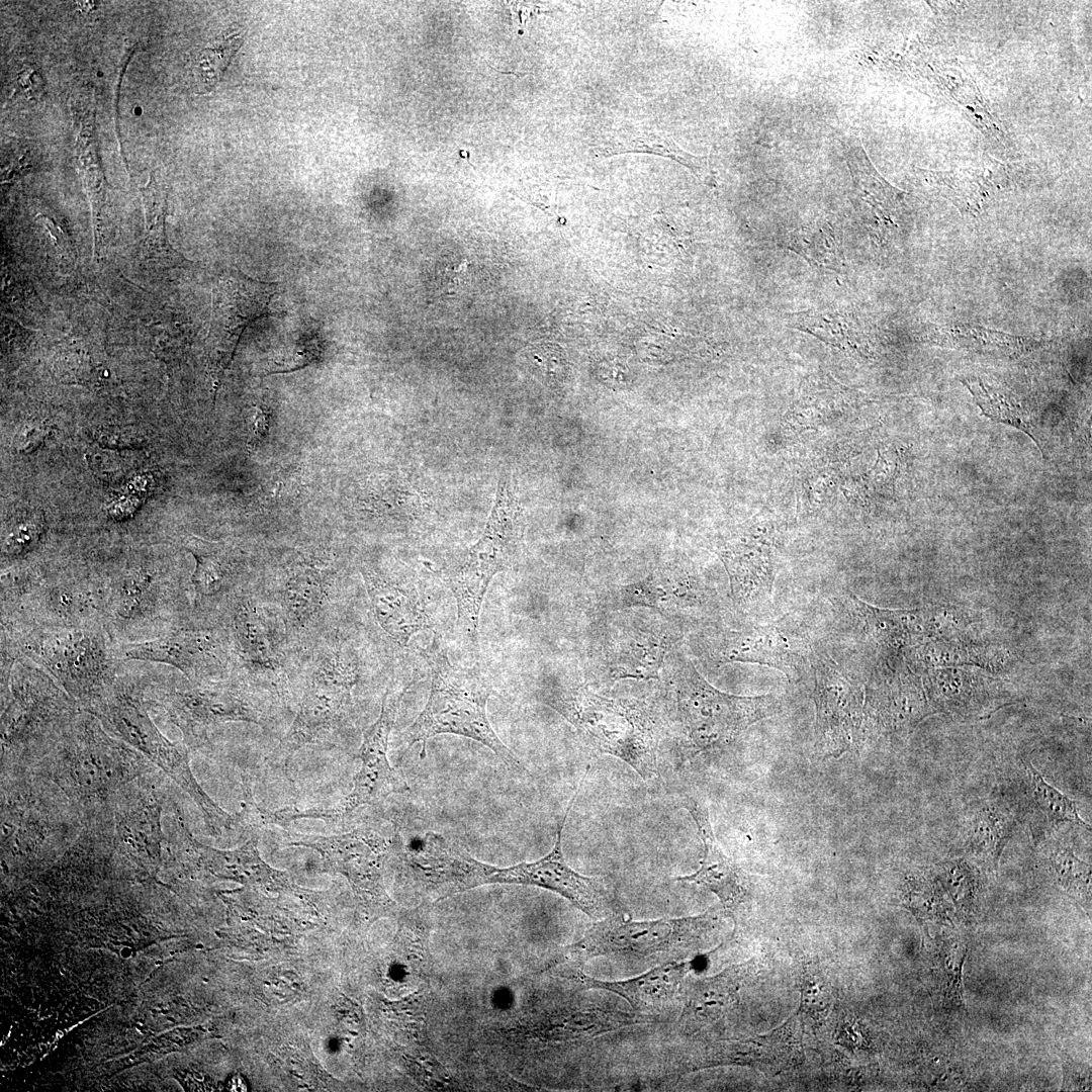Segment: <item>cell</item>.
Returning a JSON list of instances; mask_svg holds the SVG:
<instances>
[{
	"mask_svg": "<svg viewBox=\"0 0 1092 1092\" xmlns=\"http://www.w3.org/2000/svg\"><path fill=\"white\" fill-rule=\"evenodd\" d=\"M432 670V686L426 706L405 733L407 747L427 742L439 734H455L473 739L494 752L510 767L523 768L520 760L494 732L486 712L491 688L478 666L463 667L449 659L438 637L423 650Z\"/></svg>",
	"mask_w": 1092,
	"mask_h": 1092,
	"instance_id": "obj_1",
	"label": "cell"
},
{
	"mask_svg": "<svg viewBox=\"0 0 1092 1092\" xmlns=\"http://www.w3.org/2000/svg\"><path fill=\"white\" fill-rule=\"evenodd\" d=\"M520 540L519 508L510 479L503 476L498 480L495 502L481 537L447 574L457 604L458 637L476 656L484 596L493 576L512 566Z\"/></svg>",
	"mask_w": 1092,
	"mask_h": 1092,
	"instance_id": "obj_2",
	"label": "cell"
},
{
	"mask_svg": "<svg viewBox=\"0 0 1092 1092\" xmlns=\"http://www.w3.org/2000/svg\"><path fill=\"white\" fill-rule=\"evenodd\" d=\"M600 752L618 757L642 778L656 770V738L645 708L586 688L558 689L545 698Z\"/></svg>",
	"mask_w": 1092,
	"mask_h": 1092,
	"instance_id": "obj_3",
	"label": "cell"
},
{
	"mask_svg": "<svg viewBox=\"0 0 1092 1092\" xmlns=\"http://www.w3.org/2000/svg\"><path fill=\"white\" fill-rule=\"evenodd\" d=\"M21 650L69 693L94 703L113 684L118 647L101 624L48 627L24 635Z\"/></svg>",
	"mask_w": 1092,
	"mask_h": 1092,
	"instance_id": "obj_4",
	"label": "cell"
},
{
	"mask_svg": "<svg viewBox=\"0 0 1092 1092\" xmlns=\"http://www.w3.org/2000/svg\"><path fill=\"white\" fill-rule=\"evenodd\" d=\"M717 916L706 913L694 917L633 921L614 913L593 924L577 941L568 944L579 963L594 957L678 960L701 945L715 926Z\"/></svg>",
	"mask_w": 1092,
	"mask_h": 1092,
	"instance_id": "obj_5",
	"label": "cell"
},
{
	"mask_svg": "<svg viewBox=\"0 0 1092 1092\" xmlns=\"http://www.w3.org/2000/svg\"><path fill=\"white\" fill-rule=\"evenodd\" d=\"M678 717L696 751L726 745L755 722L781 708L772 695L735 696L711 686L691 662L674 673Z\"/></svg>",
	"mask_w": 1092,
	"mask_h": 1092,
	"instance_id": "obj_6",
	"label": "cell"
},
{
	"mask_svg": "<svg viewBox=\"0 0 1092 1092\" xmlns=\"http://www.w3.org/2000/svg\"><path fill=\"white\" fill-rule=\"evenodd\" d=\"M575 796L570 801L556 834L553 848L531 862L497 867L479 861L475 876L479 885L510 884L535 886L554 892L593 918H605L615 912L610 890L598 878L578 874L568 866L562 851V831Z\"/></svg>",
	"mask_w": 1092,
	"mask_h": 1092,
	"instance_id": "obj_7",
	"label": "cell"
},
{
	"mask_svg": "<svg viewBox=\"0 0 1092 1092\" xmlns=\"http://www.w3.org/2000/svg\"><path fill=\"white\" fill-rule=\"evenodd\" d=\"M277 289L276 282L254 279L238 270L229 272L219 281L207 343L208 368L215 391L243 332L256 320L273 313L270 303Z\"/></svg>",
	"mask_w": 1092,
	"mask_h": 1092,
	"instance_id": "obj_8",
	"label": "cell"
},
{
	"mask_svg": "<svg viewBox=\"0 0 1092 1092\" xmlns=\"http://www.w3.org/2000/svg\"><path fill=\"white\" fill-rule=\"evenodd\" d=\"M816 707V744L838 757L863 738V691L830 658L811 652Z\"/></svg>",
	"mask_w": 1092,
	"mask_h": 1092,
	"instance_id": "obj_9",
	"label": "cell"
},
{
	"mask_svg": "<svg viewBox=\"0 0 1092 1092\" xmlns=\"http://www.w3.org/2000/svg\"><path fill=\"white\" fill-rule=\"evenodd\" d=\"M779 621L764 626L722 631L706 642L707 656L717 664L743 662L774 667L789 677L802 672L811 650Z\"/></svg>",
	"mask_w": 1092,
	"mask_h": 1092,
	"instance_id": "obj_10",
	"label": "cell"
},
{
	"mask_svg": "<svg viewBox=\"0 0 1092 1092\" xmlns=\"http://www.w3.org/2000/svg\"><path fill=\"white\" fill-rule=\"evenodd\" d=\"M923 688L933 713L982 720L1017 702L999 681L959 668L927 671Z\"/></svg>",
	"mask_w": 1092,
	"mask_h": 1092,
	"instance_id": "obj_11",
	"label": "cell"
},
{
	"mask_svg": "<svg viewBox=\"0 0 1092 1092\" xmlns=\"http://www.w3.org/2000/svg\"><path fill=\"white\" fill-rule=\"evenodd\" d=\"M118 653L121 661L170 664L190 679L214 673L221 664L219 641L206 629L174 627L154 639L123 643Z\"/></svg>",
	"mask_w": 1092,
	"mask_h": 1092,
	"instance_id": "obj_12",
	"label": "cell"
},
{
	"mask_svg": "<svg viewBox=\"0 0 1092 1092\" xmlns=\"http://www.w3.org/2000/svg\"><path fill=\"white\" fill-rule=\"evenodd\" d=\"M863 733L870 727L885 735L912 731L934 714L920 679L912 671L883 675L867 688Z\"/></svg>",
	"mask_w": 1092,
	"mask_h": 1092,
	"instance_id": "obj_13",
	"label": "cell"
},
{
	"mask_svg": "<svg viewBox=\"0 0 1092 1092\" xmlns=\"http://www.w3.org/2000/svg\"><path fill=\"white\" fill-rule=\"evenodd\" d=\"M361 573L379 626L398 644L405 646L414 635L432 627L423 595L415 584L370 566H362Z\"/></svg>",
	"mask_w": 1092,
	"mask_h": 1092,
	"instance_id": "obj_14",
	"label": "cell"
},
{
	"mask_svg": "<svg viewBox=\"0 0 1092 1092\" xmlns=\"http://www.w3.org/2000/svg\"><path fill=\"white\" fill-rule=\"evenodd\" d=\"M857 209L877 245H886L896 234L903 193L890 185L873 167L860 145L843 143Z\"/></svg>",
	"mask_w": 1092,
	"mask_h": 1092,
	"instance_id": "obj_15",
	"label": "cell"
},
{
	"mask_svg": "<svg viewBox=\"0 0 1092 1092\" xmlns=\"http://www.w3.org/2000/svg\"><path fill=\"white\" fill-rule=\"evenodd\" d=\"M684 806L696 823L704 846V856L697 872L676 878V881L707 887L717 895L727 911L733 912L747 896L745 877L736 863L720 848L706 807L693 799L685 800Z\"/></svg>",
	"mask_w": 1092,
	"mask_h": 1092,
	"instance_id": "obj_16",
	"label": "cell"
},
{
	"mask_svg": "<svg viewBox=\"0 0 1092 1092\" xmlns=\"http://www.w3.org/2000/svg\"><path fill=\"white\" fill-rule=\"evenodd\" d=\"M690 970V963L672 961L638 977L610 982L590 978L578 969L573 973L572 980L583 989H601L619 995L638 1013L654 1014L670 1006L679 997L682 982Z\"/></svg>",
	"mask_w": 1092,
	"mask_h": 1092,
	"instance_id": "obj_17",
	"label": "cell"
},
{
	"mask_svg": "<svg viewBox=\"0 0 1092 1092\" xmlns=\"http://www.w3.org/2000/svg\"><path fill=\"white\" fill-rule=\"evenodd\" d=\"M799 1048L790 1019L771 1033L747 1040L721 1042L708 1053L699 1068L740 1064L757 1067L770 1075L787 1069L798 1059Z\"/></svg>",
	"mask_w": 1092,
	"mask_h": 1092,
	"instance_id": "obj_18",
	"label": "cell"
},
{
	"mask_svg": "<svg viewBox=\"0 0 1092 1092\" xmlns=\"http://www.w3.org/2000/svg\"><path fill=\"white\" fill-rule=\"evenodd\" d=\"M165 593L158 584L156 571L142 565L129 566L109 589H104V611L116 628L139 626L158 615Z\"/></svg>",
	"mask_w": 1092,
	"mask_h": 1092,
	"instance_id": "obj_19",
	"label": "cell"
},
{
	"mask_svg": "<svg viewBox=\"0 0 1092 1092\" xmlns=\"http://www.w3.org/2000/svg\"><path fill=\"white\" fill-rule=\"evenodd\" d=\"M329 563L313 553H298L280 594L287 621L303 627L321 613L328 599Z\"/></svg>",
	"mask_w": 1092,
	"mask_h": 1092,
	"instance_id": "obj_20",
	"label": "cell"
},
{
	"mask_svg": "<svg viewBox=\"0 0 1092 1092\" xmlns=\"http://www.w3.org/2000/svg\"><path fill=\"white\" fill-rule=\"evenodd\" d=\"M671 637L656 626L627 629L610 655V675L615 679L657 678Z\"/></svg>",
	"mask_w": 1092,
	"mask_h": 1092,
	"instance_id": "obj_21",
	"label": "cell"
},
{
	"mask_svg": "<svg viewBox=\"0 0 1092 1092\" xmlns=\"http://www.w3.org/2000/svg\"><path fill=\"white\" fill-rule=\"evenodd\" d=\"M1020 763L1025 778L1028 824L1035 844L1063 823H1074L1090 829V825L1080 816L1076 801L1046 782L1029 760L1023 758Z\"/></svg>",
	"mask_w": 1092,
	"mask_h": 1092,
	"instance_id": "obj_22",
	"label": "cell"
},
{
	"mask_svg": "<svg viewBox=\"0 0 1092 1092\" xmlns=\"http://www.w3.org/2000/svg\"><path fill=\"white\" fill-rule=\"evenodd\" d=\"M749 967H731L721 974L700 980H684L679 997L684 1009L679 1022L686 1027H698L716 1020L735 998Z\"/></svg>",
	"mask_w": 1092,
	"mask_h": 1092,
	"instance_id": "obj_23",
	"label": "cell"
},
{
	"mask_svg": "<svg viewBox=\"0 0 1092 1092\" xmlns=\"http://www.w3.org/2000/svg\"><path fill=\"white\" fill-rule=\"evenodd\" d=\"M625 153H647L672 159L688 167L703 181L711 179L707 157L686 152L666 132L644 125L623 127L595 148V156L606 158Z\"/></svg>",
	"mask_w": 1092,
	"mask_h": 1092,
	"instance_id": "obj_24",
	"label": "cell"
},
{
	"mask_svg": "<svg viewBox=\"0 0 1092 1092\" xmlns=\"http://www.w3.org/2000/svg\"><path fill=\"white\" fill-rule=\"evenodd\" d=\"M1015 826V816L1007 807L996 800H983L969 815L965 839L967 853L997 871Z\"/></svg>",
	"mask_w": 1092,
	"mask_h": 1092,
	"instance_id": "obj_25",
	"label": "cell"
},
{
	"mask_svg": "<svg viewBox=\"0 0 1092 1092\" xmlns=\"http://www.w3.org/2000/svg\"><path fill=\"white\" fill-rule=\"evenodd\" d=\"M924 339L934 345L997 356H1018L1038 342L972 324L932 325Z\"/></svg>",
	"mask_w": 1092,
	"mask_h": 1092,
	"instance_id": "obj_26",
	"label": "cell"
},
{
	"mask_svg": "<svg viewBox=\"0 0 1092 1092\" xmlns=\"http://www.w3.org/2000/svg\"><path fill=\"white\" fill-rule=\"evenodd\" d=\"M233 632L239 653L249 665L258 669H273L277 665L271 628L255 602L243 600L238 604Z\"/></svg>",
	"mask_w": 1092,
	"mask_h": 1092,
	"instance_id": "obj_27",
	"label": "cell"
},
{
	"mask_svg": "<svg viewBox=\"0 0 1092 1092\" xmlns=\"http://www.w3.org/2000/svg\"><path fill=\"white\" fill-rule=\"evenodd\" d=\"M183 544L195 559L191 575L195 601L214 598L225 590L234 571L230 550L220 542L195 535L188 536Z\"/></svg>",
	"mask_w": 1092,
	"mask_h": 1092,
	"instance_id": "obj_28",
	"label": "cell"
},
{
	"mask_svg": "<svg viewBox=\"0 0 1092 1092\" xmlns=\"http://www.w3.org/2000/svg\"><path fill=\"white\" fill-rule=\"evenodd\" d=\"M702 597V590L696 586L651 574L639 582L617 589L612 599V606L616 609L650 607L663 611L671 605H696Z\"/></svg>",
	"mask_w": 1092,
	"mask_h": 1092,
	"instance_id": "obj_29",
	"label": "cell"
},
{
	"mask_svg": "<svg viewBox=\"0 0 1092 1092\" xmlns=\"http://www.w3.org/2000/svg\"><path fill=\"white\" fill-rule=\"evenodd\" d=\"M952 904L956 915L969 919L978 912L983 895L982 877L975 864L965 858L937 862L929 871Z\"/></svg>",
	"mask_w": 1092,
	"mask_h": 1092,
	"instance_id": "obj_30",
	"label": "cell"
},
{
	"mask_svg": "<svg viewBox=\"0 0 1092 1092\" xmlns=\"http://www.w3.org/2000/svg\"><path fill=\"white\" fill-rule=\"evenodd\" d=\"M788 249L820 269L840 272L845 264L841 240L829 224L811 223L795 230Z\"/></svg>",
	"mask_w": 1092,
	"mask_h": 1092,
	"instance_id": "obj_31",
	"label": "cell"
},
{
	"mask_svg": "<svg viewBox=\"0 0 1092 1092\" xmlns=\"http://www.w3.org/2000/svg\"><path fill=\"white\" fill-rule=\"evenodd\" d=\"M903 905L922 926L951 923L956 916L952 904L930 872L907 879Z\"/></svg>",
	"mask_w": 1092,
	"mask_h": 1092,
	"instance_id": "obj_32",
	"label": "cell"
},
{
	"mask_svg": "<svg viewBox=\"0 0 1092 1092\" xmlns=\"http://www.w3.org/2000/svg\"><path fill=\"white\" fill-rule=\"evenodd\" d=\"M791 322V327L839 348L855 347L866 338L862 324L847 312L810 310L795 313Z\"/></svg>",
	"mask_w": 1092,
	"mask_h": 1092,
	"instance_id": "obj_33",
	"label": "cell"
},
{
	"mask_svg": "<svg viewBox=\"0 0 1092 1092\" xmlns=\"http://www.w3.org/2000/svg\"><path fill=\"white\" fill-rule=\"evenodd\" d=\"M408 687L393 700H388V692H386L383 698L382 710L378 721L370 729L365 742V753L372 762V770L368 775L369 784L372 786V790H392V791H404L407 789L404 783H398L394 777H392L389 770H386L385 766V750L387 735L391 728L397 707Z\"/></svg>",
	"mask_w": 1092,
	"mask_h": 1092,
	"instance_id": "obj_34",
	"label": "cell"
},
{
	"mask_svg": "<svg viewBox=\"0 0 1092 1092\" xmlns=\"http://www.w3.org/2000/svg\"><path fill=\"white\" fill-rule=\"evenodd\" d=\"M967 953L968 943L962 938H945L938 946L933 973L945 1007L957 1010L965 1007L963 967Z\"/></svg>",
	"mask_w": 1092,
	"mask_h": 1092,
	"instance_id": "obj_35",
	"label": "cell"
},
{
	"mask_svg": "<svg viewBox=\"0 0 1092 1092\" xmlns=\"http://www.w3.org/2000/svg\"><path fill=\"white\" fill-rule=\"evenodd\" d=\"M1051 873L1058 887L1091 915V867L1067 846L1055 847L1049 857Z\"/></svg>",
	"mask_w": 1092,
	"mask_h": 1092,
	"instance_id": "obj_36",
	"label": "cell"
},
{
	"mask_svg": "<svg viewBox=\"0 0 1092 1092\" xmlns=\"http://www.w3.org/2000/svg\"><path fill=\"white\" fill-rule=\"evenodd\" d=\"M245 29L237 25L219 35L210 47L203 49L197 57L194 72L200 87L208 91L214 87L233 57L243 43Z\"/></svg>",
	"mask_w": 1092,
	"mask_h": 1092,
	"instance_id": "obj_37",
	"label": "cell"
},
{
	"mask_svg": "<svg viewBox=\"0 0 1092 1092\" xmlns=\"http://www.w3.org/2000/svg\"><path fill=\"white\" fill-rule=\"evenodd\" d=\"M304 484L297 467L280 468L259 485L251 506L255 511L273 512L287 509L302 495Z\"/></svg>",
	"mask_w": 1092,
	"mask_h": 1092,
	"instance_id": "obj_38",
	"label": "cell"
},
{
	"mask_svg": "<svg viewBox=\"0 0 1092 1092\" xmlns=\"http://www.w3.org/2000/svg\"><path fill=\"white\" fill-rule=\"evenodd\" d=\"M964 383L986 417L1024 431L1035 441L1032 423L1014 398L979 379L966 380Z\"/></svg>",
	"mask_w": 1092,
	"mask_h": 1092,
	"instance_id": "obj_39",
	"label": "cell"
},
{
	"mask_svg": "<svg viewBox=\"0 0 1092 1092\" xmlns=\"http://www.w3.org/2000/svg\"><path fill=\"white\" fill-rule=\"evenodd\" d=\"M43 532L41 517L22 518L12 524L7 531L2 550L5 555L16 556L28 551L39 540Z\"/></svg>",
	"mask_w": 1092,
	"mask_h": 1092,
	"instance_id": "obj_40",
	"label": "cell"
},
{
	"mask_svg": "<svg viewBox=\"0 0 1092 1092\" xmlns=\"http://www.w3.org/2000/svg\"><path fill=\"white\" fill-rule=\"evenodd\" d=\"M94 438L101 446L116 450L140 448L147 442L140 430L121 425L102 426L95 431Z\"/></svg>",
	"mask_w": 1092,
	"mask_h": 1092,
	"instance_id": "obj_41",
	"label": "cell"
},
{
	"mask_svg": "<svg viewBox=\"0 0 1092 1092\" xmlns=\"http://www.w3.org/2000/svg\"><path fill=\"white\" fill-rule=\"evenodd\" d=\"M1062 1090H1091V1069L1073 1060L1063 1061Z\"/></svg>",
	"mask_w": 1092,
	"mask_h": 1092,
	"instance_id": "obj_42",
	"label": "cell"
},
{
	"mask_svg": "<svg viewBox=\"0 0 1092 1092\" xmlns=\"http://www.w3.org/2000/svg\"><path fill=\"white\" fill-rule=\"evenodd\" d=\"M48 434L44 425L38 422H29L22 425L13 438V447L21 453H29L36 449Z\"/></svg>",
	"mask_w": 1092,
	"mask_h": 1092,
	"instance_id": "obj_43",
	"label": "cell"
},
{
	"mask_svg": "<svg viewBox=\"0 0 1092 1092\" xmlns=\"http://www.w3.org/2000/svg\"><path fill=\"white\" fill-rule=\"evenodd\" d=\"M466 264L451 265L446 268L443 275V289L452 294L460 289L466 281Z\"/></svg>",
	"mask_w": 1092,
	"mask_h": 1092,
	"instance_id": "obj_44",
	"label": "cell"
}]
</instances>
